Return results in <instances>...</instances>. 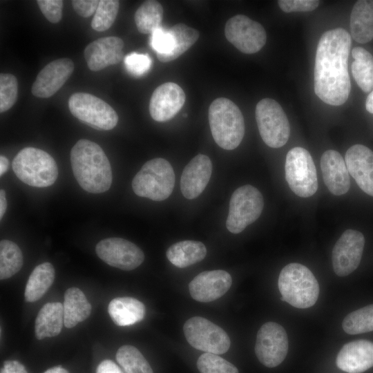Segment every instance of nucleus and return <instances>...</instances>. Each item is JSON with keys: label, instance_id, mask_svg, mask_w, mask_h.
Listing matches in <instances>:
<instances>
[{"label": "nucleus", "instance_id": "f257e3e1", "mask_svg": "<svg viewBox=\"0 0 373 373\" xmlns=\"http://www.w3.org/2000/svg\"><path fill=\"white\" fill-rule=\"evenodd\" d=\"M351 36L338 28L324 32L317 46L314 64V92L325 103L343 104L348 99L351 83L348 56Z\"/></svg>", "mask_w": 373, "mask_h": 373}, {"label": "nucleus", "instance_id": "f03ea898", "mask_svg": "<svg viewBox=\"0 0 373 373\" xmlns=\"http://www.w3.org/2000/svg\"><path fill=\"white\" fill-rule=\"evenodd\" d=\"M70 162L74 176L84 190L101 193L111 187L113 176L110 162L95 142L79 140L71 149Z\"/></svg>", "mask_w": 373, "mask_h": 373}, {"label": "nucleus", "instance_id": "7ed1b4c3", "mask_svg": "<svg viewBox=\"0 0 373 373\" xmlns=\"http://www.w3.org/2000/svg\"><path fill=\"white\" fill-rule=\"evenodd\" d=\"M208 117L216 143L225 150L237 148L245 135L244 118L239 108L230 99L219 97L211 104Z\"/></svg>", "mask_w": 373, "mask_h": 373}, {"label": "nucleus", "instance_id": "20e7f679", "mask_svg": "<svg viewBox=\"0 0 373 373\" xmlns=\"http://www.w3.org/2000/svg\"><path fill=\"white\" fill-rule=\"evenodd\" d=\"M280 300L294 307L305 309L318 300L319 285L313 273L300 263H289L281 270L278 281Z\"/></svg>", "mask_w": 373, "mask_h": 373}, {"label": "nucleus", "instance_id": "39448f33", "mask_svg": "<svg viewBox=\"0 0 373 373\" xmlns=\"http://www.w3.org/2000/svg\"><path fill=\"white\" fill-rule=\"evenodd\" d=\"M12 169L21 181L31 186H49L58 177L54 158L47 152L34 147L21 149L12 161Z\"/></svg>", "mask_w": 373, "mask_h": 373}, {"label": "nucleus", "instance_id": "423d86ee", "mask_svg": "<svg viewBox=\"0 0 373 373\" xmlns=\"http://www.w3.org/2000/svg\"><path fill=\"white\" fill-rule=\"evenodd\" d=\"M175 180L171 164L164 158L157 157L142 166L133 179L132 188L138 196L162 201L171 195Z\"/></svg>", "mask_w": 373, "mask_h": 373}, {"label": "nucleus", "instance_id": "0eeeda50", "mask_svg": "<svg viewBox=\"0 0 373 373\" xmlns=\"http://www.w3.org/2000/svg\"><path fill=\"white\" fill-rule=\"evenodd\" d=\"M285 170L287 182L296 195L308 198L316 192V169L307 150L298 146L290 149L286 156Z\"/></svg>", "mask_w": 373, "mask_h": 373}, {"label": "nucleus", "instance_id": "6e6552de", "mask_svg": "<svg viewBox=\"0 0 373 373\" xmlns=\"http://www.w3.org/2000/svg\"><path fill=\"white\" fill-rule=\"evenodd\" d=\"M264 207L262 195L256 187L247 184L232 194L226 227L232 233L242 232L260 216Z\"/></svg>", "mask_w": 373, "mask_h": 373}, {"label": "nucleus", "instance_id": "1a4fd4ad", "mask_svg": "<svg viewBox=\"0 0 373 373\" xmlns=\"http://www.w3.org/2000/svg\"><path fill=\"white\" fill-rule=\"evenodd\" d=\"M256 119L263 142L269 147L279 148L288 141L290 125L280 105L270 98H264L256 107Z\"/></svg>", "mask_w": 373, "mask_h": 373}, {"label": "nucleus", "instance_id": "9d476101", "mask_svg": "<svg viewBox=\"0 0 373 373\" xmlns=\"http://www.w3.org/2000/svg\"><path fill=\"white\" fill-rule=\"evenodd\" d=\"M68 107L73 116L95 129L111 130L118 122L117 113L108 104L87 93L73 94Z\"/></svg>", "mask_w": 373, "mask_h": 373}, {"label": "nucleus", "instance_id": "9b49d317", "mask_svg": "<svg viewBox=\"0 0 373 373\" xmlns=\"http://www.w3.org/2000/svg\"><path fill=\"white\" fill-rule=\"evenodd\" d=\"M183 330L188 343L197 350L221 354L230 347V338L226 332L203 317L189 318L185 322Z\"/></svg>", "mask_w": 373, "mask_h": 373}, {"label": "nucleus", "instance_id": "f8f14e48", "mask_svg": "<svg viewBox=\"0 0 373 373\" xmlns=\"http://www.w3.org/2000/svg\"><path fill=\"white\" fill-rule=\"evenodd\" d=\"M288 338L283 327L274 322L263 324L257 333L255 353L265 366L274 367L285 358Z\"/></svg>", "mask_w": 373, "mask_h": 373}, {"label": "nucleus", "instance_id": "ddd939ff", "mask_svg": "<svg viewBox=\"0 0 373 373\" xmlns=\"http://www.w3.org/2000/svg\"><path fill=\"white\" fill-rule=\"evenodd\" d=\"M227 39L246 54L258 52L265 44L267 35L262 25L244 15H237L226 23Z\"/></svg>", "mask_w": 373, "mask_h": 373}, {"label": "nucleus", "instance_id": "4468645a", "mask_svg": "<svg viewBox=\"0 0 373 373\" xmlns=\"http://www.w3.org/2000/svg\"><path fill=\"white\" fill-rule=\"evenodd\" d=\"M97 256L110 266L126 271L139 267L144 260L143 251L134 243L120 238H108L96 245Z\"/></svg>", "mask_w": 373, "mask_h": 373}, {"label": "nucleus", "instance_id": "2eb2a0df", "mask_svg": "<svg viewBox=\"0 0 373 373\" xmlns=\"http://www.w3.org/2000/svg\"><path fill=\"white\" fill-rule=\"evenodd\" d=\"M365 245L362 233L354 229L343 232L332 253L333 269L338 276H346L359 265Z\"/></svg>", "mask_w": 373, "mask_h": 373}, {"label": "nucleus", "instance_id": "dca6fc26", "mask_svg": "<svg viewBox=\"0 0 373 373\" xmlns=\"http://www.w3.org/2000/svg\"><path fill=\"white\" fill-rule=\"evenodd\" d=\"M74 70V64L68 58L55 59L48 64L37 75L31 91L37 97L52 96L64 86Z\"/></svg>", "mask_w": 373, "mask_h": 373}, {"label": "nucleus", "instance_id": "f3484780", "mask_svg": "<svg viewBox=\"0 0 373 373\" xmlns=\"http://www.w3.org/2000/svg\"><path fill=\"white\" fill-rule=\"evenodd\" d=\"M185 93L175 83L166 82L155 88L149 104L151 117L157 122H166L172 119L185 102Z\"/></svg>", "mask_w": 373, "mask_h": 373}, {"label": "nucleus", "instance_id": "a211bd4d", "mask_svg": "<svg viewBox=\"0 0 373 373\" xmlns=\"http://www.w3.org/2000/svg\"><path fill=\"white\" fill-rule=\"evenodd\" d=\"M231 283V276L224 270L204 271L195 276L189 283V289L194 300L209 303L226 294Z\"/></svg>", "mask_w": 373, "mask_h": 373}, {"label": "nucleus", "instance_id": "6ab92c4d", "mask_svg": "<svg viewBox=\"0 0 373 373\" xmlns=\"http://www.w3.org/2000/svg\"><path fill=\"white\" fill-rule=\"evenodd\" d=\"M124 41L117 37L99 38L86 46L84 57L88 68L99 71L119 63L124 57Z\"/></svg>", "mask_w": 373, "mask_h": 373}, {"label": "nucleus", "instance_id": "aec40b11", "mask_svg": "<svg viewBox=\"0 0 373 373\" xmlns=\"http://www.w3.org/2000/svg\"><path fill=\"white\" fill-rule=\"evenodd\" d=\"M345 162L360 189L373 197V151L364 145L355 144L347 151Z\"/></svg>", "mask_w": 373, "mask_h": 373}, {"label": "nucleus", "instance_id": "412c9836", "mask_svg": "<svg viewBox=\"0 0 373 373\" xmlns=\"http://www.w3.org/2000/svg\"><path fill=\"white\" fill-rule=\"evenodd\" d=\"M212 173L210 158L203 154L195 156L184 167L180 189L184 198L192 200L198 197L208 184Z\"/></svg>", "mask_w": 373, "mask_h": 373}, {"label": "nucleus", "instance_id": "4be33fe9", "mask_svg": "<svg viewBox=\"0 0 373 373\" xmlns=\"http://www.w3.org/2000/svg\"><path fill=\"white\" fill-rule=\"evenodd\" d=\"M337 367L347 373H362L373 367V343L360 339L345 344L336 360Z\"/></svg>", "mask_w": 373, "mask_h": 373}, {"label": "nucleus", "instance_id": "5701e85b", "mask_svg": "<svg viewBox=\"0 0 373 373\" xmlns=\"http://www.w3.org/2000/svg\"><path fill=\"white\" fill-rule=\"evenodd\" d=\"M321 169L324 182L335 195L346 193L350 187L349 172L345 160L336 151L327 150L321 158Z\"/></svg>", "mask_w": 373, "mask_h": 373}, {"label": "nucleus", "instance_id": "b1692460", "mask_svg": "<svg viewBox=\"0 0 373 373\" xmlns=\"http://www.w3.org/2000/svg\"><path fill=\"white\" fill-rule=\"evenodd\" d=\"M64 325V306L61 303H47L35 319V332L37 339L58 335Z\"/></svg>", "mask_w": 373, "mask_h": 373}, {"label": "nucleus", "instance_id": "393cba45", "mask_svg": "<svg viewBox=\"0 0 373 373\" xmlns=\"http://www.w3.org/2000/svg\"><path fill=\"white\" fill-rule=\"evenodd\" d=\"M352 38L365 44L373 39V0H360L355 3L350 15Z\"/></svg>", "mask_w": 373, "mask_h": 373}, {"label": "nucleus", "instance_id": "a878e982", "mask_svg": "<svg viewBox=\"0 0 373 373\" xmlns=\"http://www.w3.org/2000/svg\"><path fill=\"white\" fill-rule=\"evenodd\" d=\"M108 314L118 326H129L141 321L146 314L144 305L132 297H117L108 305Z\"/></svg>", "mask_w": 373, "mask_h": 373}, {"label": "nucleus", "instance_id": "bb28decb", "mask_svg": "<svg viewBox=\"0 0 373 373\" xmlns=\"http://www.w3.org/2000/svg\"><path fill=\"white\" fill-rule=\"evenodd\" d=\"M166 255L173 265L185 268L202 261L207 255V248L199 241L183 240L171 245Z\"/></svg>", "mask_w": 373, "mask_h": 373}, {"label": "nucleus", "instance_id": "cd10ccee", "mask_svg": "<svg viewBox=\"0 0 373 373\" xmlns=\"http://www.w3.org/2000/svg\"><path fill=\"white\" fill-rule=\"evenodd\" d=\"M63 306L64 326L67 328H72L85 321L91 312L90 303L77 287H70L66 291Z\"/></svg>", "mask_w": 373, "mask_h": 373}, {"label": "nucleus", "instance_id": "c85d7f7f", "mask_svg": "<svg viewBox=\"0 0 373 373\" xmlns=\"http://www.w3.org/2000/svg\"><path fill=\"white\" fill-rule=\"evenodd\" d=\"M55 279V269L50 262L37 265L30 274L24 291L25 300L35 302L48 290Z\"/></svg>", "mask_w": 373, "mask_h": 373}, {"label": "nucleus", "instance_id": "c756f323", "mask_svg": "<svg viewBox=\"0 0 373 373\" xmlns=\"http://www.w3.org/2000/svg\"><path fill=\"white\" fill-rule=\"evenodd\" d=\"M354 59L351 68L353 77L361 89L368 93L373 89V56L361 47L352 51Z\"/></svg>", "mask_w": 373, "mask_h": 373}, {"label": "nucleus", "instance_id": "7c9ffc66", "mask_svg": "<svg viewBox=\"0 0 373 373\" xmlns=\"http://www.w3.org/2000/svg\"><path fill=\"white\" fill-rule=\"evenodd\" d=\"M163 13V8L158 1H144L135 14V22L138 31L142 34H152L161 27Z\"/></svg>", "mask_w": 373, "mask_h": 373}, {"label": "nucleus", "instance_id": "2f4dec72", "mask_svg": "<svg viewBox=\"0 0 373 373\" xmlns=\"http://www.w3.org/2000/svg\"><path fill=\"white\" fill-rule=\"evenodd\" d=\"M169 31L174 39V48L168 55L157 57L162 62L175 60L188 50L198 39L199 32L184 23H178L172 26Z\"/></svg>", "mask_w": 373, "mask_h": 373}, {"label": "nucleus", "instance_id": "473e14b6", "mask_svg": "<svg viewBox=\"0 0 373 373\" xmlns=\"http://www.w3.org/2000/svg\"><path fill=\"white\" fill-rule=\"evenodd\" d=\"M23 255L18 245L8 240L0 242V278L5 280L17 274L23 265Z\"/></svg>", "mask_w": 373, "mask_h": 373}, {"label": "nucleus", "instance_id": "72a5a7b5", "mask_svg": "<svg viewBox=\"0 0 373 373\" xmlns=\"http://www.w3.org/2000/svg\"><path fill=\"white\" fill-rule=\"evenodd\" d=\"M116 360L125 373H153L148 361L134 346L120 347L116 353Z\"/></svg>", "mask_w": 373, "mask_h": 373}, {"label": "nucleus", "instance_id": "f704fd0d", "mask_svg": "<svg viewBox=\"0 0 373 373\" xmlns=\"http://www.w3.org/2000/svg\"><path fill=\"white\" fill-rule=\"evenodd\" d=\"M343 330L348 334H358L373 331V304L347 314L343 321Z\"/></svg>", "mask_w": 373, "mask_h": 373}, {"label": "nucleus", "instance_id": "c9c22d12", "mask_svg": "<svg viewBox=\"0 0 373 373\" xmlns=\"http://www.w3.org/2000/svg\"><path fill=\"white\" fill-rule=\"evenodd\" d=\"M119 2L116 0H101L91 21V27L98 32L111 28L118 13Z\"/></svg>", "mask_w": 373, "mask_h": 373}, {"label": "nucleus", "instance_id": "e433bc0d", "mask_svg": "<svg viewBox=\"0 0 373 373\" xmlns=\"http://www.w3.org/2000/svg\"><path fill=\"white\" fill-rule=\"evenodd\" d=\"M197 367L200 373H238L232 363L212 353L202 354L197 361Z\"/></svg>", "mask_w": 373, "mask_h": 373}, {"label": "nucleus", "instance_id": "4c0bfd02", "mask_svg": "<svg viewBox=\"0 0 373 373\" xmlns=\"http://www.w3.org/2000/svg\"><path fill=\"white\" fill-rule=\"evenodd\" d=\"M18 82L12 74L0 75V112L9 110L17 99Z\"/></svg>", "mask_w": 373, "mask_h": 373}, {"label": "nucleus", "instance_id": "58836bf2", "mask_svg": "<svg viewBox=\"0 0 373 373\" xmlns=\"http://www.w3.org/2000/svg\"><path fill=\"white\" fill-rule=\"evenodd\" d=\"M150 44L157 52V56L160 57L168 55L173 50L174 39L169 30L160 27L151 34Z\"/></svg>", "mask_w": 373, "mask_h": 373}, {"label": "nucleus", "instance_id": "ea45409f", "mask_svg": "<svg viewBox=\"0 0 373 373\" xmlns=\"http://www.w3.org/2000/svg\"><path fill=\"white\" fill-rule=\"evenodd\" d=\"M126 70L133 75L142 76L151 68L152 60L147 54L133 52L124 57Z\"/></svg>", "mask_w": 373, "mask_h": 373}, {"label": "nucleus", "instance_id": "a19ab883", "mask_svg": "<svg viewBox=\"0 0 373 373\" xmlns=\"http://www.w3.org/2000/svg\"><path fill=\"white\" fill-rule=\"evenodd\" d=\"M37 3L45 17L51 23H58L62 17L63 1L61 0H38Z\"/></svg>", "mask_w": 373, "mask_h": 373}, {"label": "nucleus", "instance_id": "79ce46f5", "mask_svg": "<svg viewBox=\"0 0 373 373\" xmlns=\"http://www.w3.org/2000/svg\"><path fill=\"white\" fill-rule=\"evenodd\" d=\"M317 0H280V9L285 12H309L315 10L319 5Z\"/></svg>", "mask_w": 373, "mask_h": 373}, {"label": "nucleus", "instance_id": "37998d69", "mask_svg": "<svg viewBox=\"0 0 373 373\" xmlns=\"http://www.w3.org/2000/svg\"><path fill=\"white\" fill-rule=\"evenodd\" d=\"M99 1L73 0L71 1L75 11L83 17H88L96 12Z\"/></svg>", "mask_w": 373, "mask_h": 373}, {"label": "nucleus", "instance_id": "c03bdc74", "mask_svg": "<svg viewBox=\"0 0 373 373\" xmlns=\"http://www.w3.org/2000/svg\"><path fill=\"white\" fill-rule=\"evenodd\" d=\"M0 373H28L25 367L19 361L7 360L3 363Z\"/></svg>", "mask_w": 373, "mask_h": 373}, {"label": "nucleus", "instance_id": "a18cd8bd", "mask_svg": "<svg viewBox=\"0 0 373 373\" xmlns=\"http://www.w3.org/2000/svg\"><path fill=\"white\" fill-rule=\"evenodd\" d=\"M96 373H123L121 369L111 360L102 361L97 367Z\"/></svg>", "mask_w": 373, "mask_h": 373}, {"label": "nucleus", "instance_id": "49530a36", "mask_svg": "<svg viewBox=\"0 0 373 373\" xmlns=\"http://www.w3.org/2000/svg\"><path fill=\"white\" fill-rule=\"evenodd\" d=\"M7 209V200L4 190L0 191V218L2 219Z\"/></svg>", "mask_w": 373, "mask_h": 373}, {"label": "nucleus", "instance_id": "de8ad7c7", "mask_svg": "<svg viewBox=\"0 0 373 373\" xmlns=\"http://www.w3.org/2000/svg\"><path fill=\"white\" fill-rule=\"evenodd\" d=\"M9 166V161L4 155L0 156V175H3Z\"/></svg>", "mask_w": 373, "mask_h": 373}, {"label": "nucleus", "instance_id": "09e8293b", "mask_svg": "<svg viewBox=\"0 0 373 373\" xmlns=\"http://www.w3.org/2000/svg\"><path fill=\"white\" fill-rule=\"evenodd\" d=\"M366 110L373 114V90L370 92L365 101Z\"/></svg>", "mask_w": 373, "mask_h": 373}, {"label": "nucleus", "instance_id": "8fccbe9b", "mask_svg": "<svg viewBox=\"0 0 373 373\" xmlns=\"http://www.w3.org/2000/svg\"><path fill=\"white\" fill-rule=\"evenodd\" d=\"M44 373H69L61 366H55L45 371Z\"/></svg>", "mask_w": 373, "mask_h": 373}]
</instances>
